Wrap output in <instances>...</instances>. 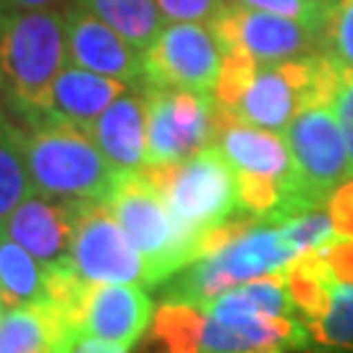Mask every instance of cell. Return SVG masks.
<instances>
[{"label":"cell","mask_w":353,"mask_h":353,"mask_svg":"<svg viewBox=\"0 0 353 353\" xmlns=\"http://www.w3.org/2000/svg\"><path fill=\"white\" fill-rule=\"evenodd\" d=\"M68 65L65 19L61 8L0 11V74L8 102L39 121L48 110L52 81Z\"/></svg>","instance_id":"obj_1"},{"label":"cell","mask_w":353,"mask_h":353,"mask_svg":"<svg viewBox=\"0 0 353 353\" xmlns=\"http://www.w3.org/2000/svg\"><path fill=\"white\" fill-rule=\"evenodd\" d=\"M24 157L34 191L52 199L108 202L121 176L87 128L58 118L24 128Z\"/></svg>","instance_id":"obj_2"},{"label":"cell","mask_w":353,"mask_h":353,"mask_svg":"<svg viewBox=\"0 0 353 353\" xmlns=\"http://www.w3.org/2000/svg\"><path fill=\"white\" fill-rule=\"evenodd\" d=\"M139 173L160 189L194 249L207 230L241 214L236 170L214 141L181 163L144 165Z\"/></svg>","instance_id":"obj_3"},{"label":"cell","mask_w":353,"mask_h":353,"mask_svg":"<svg viewBox=\"0 0 353 353\" xmlns=\"http://www.w3.org/2000/svg\"><path fill=\"white\" fill-rule=\"evenodd\" d=\"M293 259L299 256L290 249L280 225L259 223L241 230L236 239L223 243L220 249L204 254L183 267L178 272L176 283L165 293V301H183L202 309L214 296L254 278L280 272Z\"/></svg>","instance_id":"obj_4"},{"label":"cell","mask_w":353,"mask_h":353,"mask_svg":"<svg viewBox=\"0 0 353 353\" xmlns=\"http://www.w3.org/2000/svg\"><path fill=\"white\" fill-rule=\"evenodd\" d=\"M108 207L144 254L150 265L152 288L176 278L183 267L196 259L194 241L178 225L160 189L139 170L118 176L108 196Z\"/></svg>","instance_id":"obj_5"},{"label":"cell","mask_w":353,"mask_h":353,"mask_svg":"<svg viewBox=\"0 0 353 353\" xmlns=\"http://www.w3.org/2000/svg\"><path fill=\"white\" fill-rule=\"evenodd\" d=\"M71 265L87 283H137L152 288L150 265L108 202L74 199Z\"/></svg>","instance_id":"obj_6"},{"label":"cell","mask_w":353,"mask_h":353,"mask_svg":"<svg viewBox=\"0 0 353 353\" xmlns=\"http://www.w3.org/2000/svg\"><path fill=\"white\" fill-rule=\"evenodd\" d=\"M296 186L309 207H325L327 196L348 181L351 157L332 105H312L285 128Z\"/></svg>","instance_id":"obj_7"},{"label":"cell","mask_w":353,"mask_h":353,"mask_svg":"<svg viewBox=\"0 0 353 353\" xmlns=\"http://www.w3.org/2000/svg\"><path fill=\"white\" fill-rule=\"evenodd\" d=\"M147 97V165L181 163L212 144L220 108L210 92L144 87Z\"/></svg>","instance_id":"obj_8"},{"label":"cell","mask_w":353,"mask_h":353,"mask_svg":"<svg viewBox=\"0 0 353 353\" xmlns=\"http://www.w3.org/2000/svg\"><path fill=\"white\" fill-rule=\"evenodd\" d=\"M223 50L207 24L170 21L141 52L144 87L194 89L212 94L220 76Z\"/></svg>","instance_id":"obj_9"},{"label":"cell","mask_w":353,"mask_h":353,"mask_svg":"<svg viewBox=\"0 0 353 353\" xmlns=\"http://www.w3.org/2000/svg\"><path fill=\"white\" fill-rule=\"evenodd\" d=\"M207 26L220 48L241 45L259 63H283L309 55L312 48L322 39L319 32L296 19L249 8L236 0H228Z\"/></svg>","instance_id":"obj_10"},{"label":"cell","mask_w":353,"mask_h":353,"mask_svg":"<svg viewBox=\"0 0 353 353\" xmlns=\"http://www.w3.org/2000/svg\"><path fill=\"white\" fill-rule=\"evenodd\" d=\"M63 19L68 63L89 68L94 74L113 76L126 84L141 81V50H137L123 34H118L113 26L105 24L76 0L63 8Z\"/></svg>","instance_id":"obj_11"},{"label":"cell","mask_w":353,"mask_h":353,"mask_svg":"<svg viewBox=\"0 0 353 353\" xmlns=\"http://www.w3.org/2000/svg\"><path fill=\"white\" fill-rule=\"evenodd\" d=\"M0 230L21 243L45 267L71 262L74 241V199H52L32 191L19 204Z\"/></svg>","instance_id":"obj_12"},{"label":"cell","mask_w":353,"mask_h":353,"mask_svg":"<svg viewBox=\"0 0 353 353\" xmlns=\"http://www.w3.org/2000/svg\"><path fill=\"white\" fill-rule=\"evenodd\" d=\"M154 306L144 285L137 283H89L84 312H81V330L134 348L137 341L150 327Z\"/></svg>","instance_id":"obj_13"},{"label":"cell","mask_w":353,"mask_h":353,"mask_svg":"<svg viewBox=\"0 0 353 353\" xmlns=\"http://www.w3.org/2000/svg\"><path fill=\"white\" fill-rule=\"evenodd\" d=\"M214 144L223 150V154L228 157V163L233 165L236 173H252V176H267L283 181L285 186H290L296 199L306 210H314L303 202L301 191L296 186V173H293V160H290L285 134L252 126V123H243V121H236V118H228L220 113V128H217Z\"/></svg>","instance_id":"obj_14"},{"label":"cell","mask_w":353,"mask_h":353,"mask_svg":"<svg viewBox=\"0 0 353 353\" xmlns=\"http://www.w3.org/2000/svg\"><path fill=\"white\" fill-rule=\"evenodd\" d=\"M89 134L118 173L141 170L147 165V97L126 89L92 123Z\"/></svg>","instance_id":"obj_15"},{"label":"cell","mask_w":353,"mask_h":353,"mask_svg":"<svg viewBox=\"0 0 353 353\" xmlns=\"http://www.w3.org/2000/svg\"><path fill=\"white\" fill-rule=\"evenodd\" d=\"M131 84L113 76L94 74L89 68L68 63L52 81L48 110L42 118H58L81 128H92V123L113 105ZM39 118V121H42Z\"/></svg>","instance_id":"obj_16"},{"label":"cell","mask_w":353,"mask_h":353,"mask_svg":"<svg viewBox=\"0 0 353 353\" xmlns=\"http://www.w3.org/2000/svg\"><path fill=\"white\" fill-rule=\"evenodd\" d=\"M204 316H212L223 325H241V322H254V319H267V316H296L293 301L285 288L283 270L254 278L249 283H241L236 288L214 296L212 301L202 306Z\"/></svg>","instance_id":"obj_17"},{"label":"cell","mask_w":353,"mask_h":353,"mask_svg":"<svg viewBox=\"0 0 353 353\" xmlns=\"http://www.w3.org/2000/svg\"><path fill=\"white\" fill-rule=\"evenodd\" d=\"M283 278L299 319L309 327L316 325L327 312L332 288L338 285V278L325 262V256L319 252L303 254L288 267H283Z\"/></svg>","instance_id":"obj_18"},{"label":"cell","mask_w":353,"mask_h":353,"mask_svg":"<svg viewBox=\"0 0 353 353\" xmlns=\"http://www.w3.org/2000/svg\"><path fill=\"white\" fill-rule=\"evenodd\" d=\"M0 288L11 306H37L48 296V267L0 230Z\"/></svg>","instance_id":"obj_19"},{"label":"cell","mask_w":353,"mask_h":353,"mask_svg":"<svg viewBox=\"0 0 353 353\" xmlns=\"http://www.w3.org/2000/svg\"><path fill=\"white\" fill-rule=\"evenodd\" d=\"M137 48L147 50L165 26L157 0H76Z\"/></svg>","instance_id":"obj_20"},{"label":"cell","mask_w":353,"mask_h":353,"mask_svg":"<svg viewBox=\"0 0 353 353\" xmlns=\"http://www.w3.org/2000/svg\"><path fill=\"white\" fill-rule=\"evenodd\" d=\"M61 338L42 306H11L0 316V353H55Z\"/></svg>","instance_id":"obj_21"},{"label":"cell","mask_w":353,"mask_h":353,"mask_svg":"<svg viewBox=\"0 0 353 353\" xmlns=\"http://www.w3.org/2000/svg\"><path fill=\"white\" fill-rule=\"evenodd\" d=\"M34 191L24 157V128L0 108V225Z\"/></svg>","instance_id":"obj_22"},{"label":"cell","mask_w":353,"mask_h":353,"mask_svg":"<svg viewBox=\"0 0 353 353\" xmlns=\"http://www.w3.org/2000/svg\"><path fill=\"white\" fill-rule=\"evenodd\" d=\"M204 312L183 301H163L154 314V335L168 353H202Z\"/></svg>","instance_id":"obj_23"},{"label":"cell","mask_w":353,"mask_h":353,"mask_svg":"<svg viewBox=\"0 0 353 353\" xmlns=\"http://www.w3.org/2000/svg\"><path fill=\"white\" fill-rule=\"evenodd\" d=\"M312 348L319 353H353V283H338L325 316L312 325Z\"/></svg>","instance_id":"obj_24"},{"label":"cell","mask_w":353,"mask_h":353,"mask_svg":"<svg viewBox=\"0 0 353 353\" xmlns=\"http://www.w3.org/2000/svg\"><path fill=\"white\" fill-rule=\"evenodd\" d=\"M220 50H223V61H220V76H217V84L212 89V97L220 108V113L230 115L233 108L239 105L241 94L252 84L254 74L259 68V61L241 45H228Z\"/></svg>","instance_id":"obj_25"},{"label":"cell","mask_w":353,"mask_h":353,"mask_svg":"<svg viewBox=\"0 0 353 353\" xmlns=\"http://www.w3.org/2000/svg\"><path fill=\"white\" fill-rule=\"evenodd\" d=\"M280 230H283L285 241L290 243V249L296 252V256L316 252L332 239H338L327 207H314V210L296 214L285 223H280Z\"/></svg>","instance_id":"obj_26"},{"label":"cell","mask_w":353,"mask_h":353,"mask_svg":"<svg viewBox=\"0 0 353 353\" xmlns=\"http://www.w3.org/2000/svg\"><path fill=\"white\" fill-rule=\"evenodd\" d=\"M322 42L338 63L353 68V0L332 3L322 26Z\"/></svg>","instance_id":"obj_27"},{"label":"cell","mask_w":353,"mask_h":353,"mask_svg":"<svg viewBox=\"0 0 353 353\" xmlns=\"http://www.w3.org/2000/svg\"><path fill=\"white\" fill-rule=\"evenodd\" d=\"M241 6H249V8H259V11H270V13H280V16H288V19H296L301 24L312 26L314 32L322 34V26H325V19H327L330 11H322L306 0H236Z\"/></svg>","instance_id":"obj_28"},{"label":"cell","mask_w":353,"mask_h":353,"mask_svg":"<svg viewBox=\"0 0 353 353\" xmlns=\"http://www.w3.org/2000/svg\"><path fill=\"white\" fill-rule=\"evenodd\" d=\"M228 0H157L165 24L189 21V24H210Z\"/></svg>","instance_id":"obj_29"},{"label":"cell","mask_w":353,"mask_h":353,"mask_svg":"<svg viewBox=\"0 0 353 353\" xmlns=\"http://www.w3.org/2000/svg\"><path fill=\"white\" fill-rule=\"evenodd\" d=\"M327 212L338 239H353V176L327 196Z\"/></svg>","instance_id":"obj_30"},{"label":"cell","mask_w":353,"mask_h":353,"mask_svg":"<svg viewBox=\"0 0 353 353\" xmlns=\"http://www.w3.org/2000/svg\"><path fill=\"white\" fill-rule=\"evenodd\" d=\"M332 110L338 115V123L345 137V147H348V157H351V173H353V68L343 71V79L335 97H332Z\"/></svg>","instance_id":"obj_31"},{"label":"cell","mask_w":353,"mask_h":353,"mask_svg":"<svg viewBox=\"0 0 353 353\" xmlns=\"http://www.w3.org/2000/svg\"><path fill=\"white\" fill-rule=\"evenodd\" d=\"M131 348L118 345V343L94 338L84 330H71L55 345V353H128Z\"/></svg>","instance_id":"obj_32"},{"label":"cell","mask_w":353,"mask_h":353,"mask_svg":"<svg viewBox=\"0 0 353 353\" xmlns=\"http://www.w3.org/2000/svg\"><path fill=\"white\" fill-rule=\"evenodd\" d=\"M316 252L325 256L338 283H353V239H332Z\"/></svg>","instance_id":"obj_33"},{"label":"cell","mask_w":353,"mask_h":353,"mask_svg":"<svg viewBox=\"0 0 353 353\" xmlns=\"http://www.w3.org/2000/svg\"><path fill=\"white\" fill-rule=\"evenodd\" d=\"M65 0H0V11L6 8H61Z\"/></svg>","instance_id":"obj_34"},{"label":"cell","mask_w":353,"mask_h":353,"mask_svg":"<svg viewBox=\"0 0 353 353\" xmlns=\"http://www.w3.org/2000/svg\"><path fill=\"white\" fill-rule=\"evenodd\" d=\"M306 3H312V6H316V8H322V11H330L335 0H306Z\"/></svg>","instance_id":"obj_35"},{"label":"cell","mask_w":353,"mask_h":353,"mask_svg":"<svg viewBox=\"0 0 353 353\" xmlns=\"http://www.w3.org/2000/svg\"><path fill=\"white\" fill-rule=\"evenodd\" d=\"M249 353H288L285 348H259V351H249Z\"/></svg>","instance_id":"obj_36"},{"label":"cell","mask_w":353,"mask_h":353,"mask_svg":"<svg viewBox=\"0 0 353 353\" xmlns=\"http://www.w3.org/2000/svg\"><path fill=\"white\" fill-rule=\"evenodd\" d=\"M6 309H8V303H6V296H3V288H0V316H3Z\"/></svg>","instance_id":"obj_37"},{"label":"cell","mask_w":353,"mask_h":353,"mask_svg":"<svg viewBox=\"0 0 353 353\" xmlns=\"http://www.w3.org/2000/svg\"><path fill=\"white\" fill-rule=\"evenodd\" d=\"M0 89H3V74H0Z\"/></svg>","instance_id":"obj_38"}]
</instances>
